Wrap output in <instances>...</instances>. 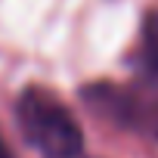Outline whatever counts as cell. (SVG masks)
Instances as JSON below:
<instances>
[{
    "mask_svg": "<svg viewBox=\"0 0 158 158\" xmlns=\"http://www.w3.org/2000/svg\"><path fill=\"white\" fill-rule=\"evenodd\" d=\"M84 102L109 124L158 139V22H149L143 65L127 84H87Z\"/></svg>",
    "mask_w": 158,
    "mask_h": 158,
    "instance_id": "obj_1",
    "label": "cell"
},
{
    "mask_svg": "<svg viewBox=\"0 0 158 158\" xmlns=\"http://www.w3.org/2000/svg\"><path fill=\"white\" fill-rule=\"evenodd\" d=\"M22 136L44 158H71L84 152V130L71 109L47 87H25L16 99Z\"/></svg>",
    "mask_w": 158,
    "mask_h": 158,
    "instance_id": "obj_2",
    "label": "cell"
},
{
    "mask_svg": "<svg viewBox=\"0 0 158 158\" xmlns=\"http://www.w3.org/2000/svg\"><path fill=\"white\" fill-rule=\"evenodd\" d=\"M0 158H16V155H13V146H10V139L3 136V130H0Z\"/></svg>",
    "mask_w": 158,
    "mask_h": 158,
    "instance_id": "obj_3",
    "label": "cell"
},
{
    "mask_svg": "<svg viewBox=\"0 0 158 158\" xmlns=\"http://www.w3.org/2000/svg\"><path fill=\"white\" fill-rule=\"evenodd\" d=\"M71 158H90V155H84V152H77V155H71Z\"/></svg>",
    "mask_w": 158,
    "mask_h": 158,
    "instance_id": "obj_4",
    "label": "cell"
}]
</instances>
